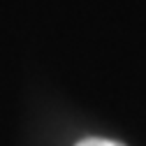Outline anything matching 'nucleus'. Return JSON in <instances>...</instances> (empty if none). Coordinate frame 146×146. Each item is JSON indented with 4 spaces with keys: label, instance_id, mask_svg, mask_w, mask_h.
<instances>
[{
    "label": "nucleus",
    "instance_id": "nucleus-1",
    "mask_svg": "<svg viewBox=\"0 0 146 146\" xmlns=\"http://www.w3.org/2000/svg\"><path fill=\"white\" fill-rule=\"evenodd\" d=\"M77 146H123L121 141H111V139H100V137H88L81 139Z\"/></svg>",
    "mask_w": 146,
    "mask_h": 146
}]
</instances>
